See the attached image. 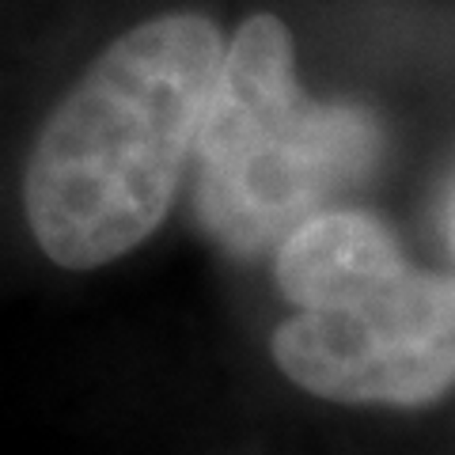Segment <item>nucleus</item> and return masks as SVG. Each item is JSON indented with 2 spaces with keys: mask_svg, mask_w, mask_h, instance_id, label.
Returning <instances> with one entry per match:
<instances>
[{
  "mask_svg": "<svg viewBox=\"0 0 455 455\" xmlns=\"http://www.w3.org/2000/svg\"><path fill=\"white\" fill-rule=\"evenodd\" d=\"M220 57L209 16L164 12L114 38L61 95L23 171V217L53 266H110L167 220Z\"/></svg>",
  "mask_w": 455,
  "mask_h": 455,
  "instance_id": "f257e3e1",
  "label": "nucleus"
},
{
  "mask_svg": "<svg viewBox=\"0 0 455 455\" xmlns=\"http://www.w3.org/2000/svg\"><path fill=\"white\" fill-rule=\"evenodd\" d=\"M383 125L361 103H326L300 88L292 35L259 12L224 42L194 145V209L232 259L274 251L311 212L372 179Z\"/></svg>",
  "mask_w": 455,
  "mask_h": 455,
  "instance_id": "f03ea898",
  "label": "nucleus"
},
{
  "mask_svg": "<svg viewBox=\"0 0 455 455\" xmlns=\"http://www.w3.org/2000/svg\"><path fill=\"white\" fill-rule=\"evenodd\" d=\"M296 391L334 406L425 410L455 391V277L414 262L323 307H296L269 334Z\"/></svg>",
  "mask_w": 455,
  "mask_h": 455,
  "instance_id": "7ed1b4c3",
  "label": "nucleus"
},
{
  "mask_svg": "<svg viewBox=\"0 0 455 455\" xmlns=\"http://www.w3.org/2000/svg\"><path fill=\"white\" fill-rule=\"evenodd\" d=\"M406 262L391 228L361 209L311 212L274 247V277L292 311L353 296Z\"/></svg>",
  "mask_w": 455,
  "mask_h": 455,
  "instance_id": "20e7f679",
  "label": "nucleus"
},
{
  "mask_svg": "<svg viewBox=\"0 0 455 455\" xmlns=\"http://www.w3.org/2000/svg\"><path fill=\"white\" fill-rule=\"evenodd\" d=\"M451 243H455V202H451Z\"/></svg>",
  "mask_w": 455,
  "mask_h": 455,
  "instance_id": "39448f33",
  "label": "nucleus"
}]
</instances>
